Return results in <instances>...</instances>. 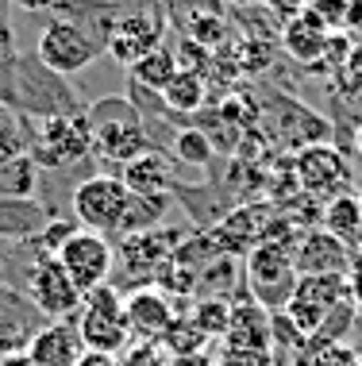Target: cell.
<instances>
[{
    "label": "cell",
    "mask_w": 362,
    "mask_h": 366,
    "mask_svg": "<svg viewBox=\"0 0 362 366\" xmlns=\"http://www.w3.org/2000/svg\"><path fill=\"white\" fill-rule=\"evenodd\" d=\"M27 154L35 158L39 170H66L93 154V127L85 108L77 112H54V116H35L27 132Z\"/></svg>",
    "instance_id": "6da1fadb"
},
{
    "label": "cell",
    "mask_w": 362,
    "mask_h": 366,
    "mask_svg": "<svg viewBox=\"0 0 362 366\" xmlns=\"http://www.w3.org/2000/svg\"><path fill=\"white\" fill-rule=\"evenodd\" d=\"M85 116H89V127H93V154H101L104 162L127 166L131 158L151 151L146 124L127 97H104L93 108H85Z\"/></svg>",
    "instance_id": "7a4b0ae2"
},
{
    "label": "cell",
    "mask_w": 362,
    "mask_h": 366,
    "mask_svg": "<svg viewBox=\"0 0 362 366\" xmlns=\"http://www.w3.org/2000/svg\"><path fill=\"white\" fill-rule=\"evenodd\" d=\"M293 247L297 235H278V239L254 247L243 259V282L251 290V301H258L266 312H281L289 305L293 290H297V266H293Z\"/></svg>",
    "instance_id": "3957f363"
},
{
    "label": "cell",
    "mask_w": 362,
    "mask_h": 366,
    "mask_svg": "<svg viewBox=\"0 0 362 366\" xmlns=\"http://www.w3.org/2000/svg\"><path fill=\"white\" fill-rule=\"evenodd\" d=\"M77 332H81L85 351H104V355H124L131 347V328H127L124 312V293L120 285L109 282L101 290L85 293L81 309L74 316Z\"/></svg>",
    "instance_id": "277c9868"
},
{
    "label": "cell",
    "mask_w": 362,
    "mask_h": 366,
    "mask_svg": "<svg viewBox=\"0 0 362 366\" xmlns=\"http://www.w3.org/2000/svg\"><path fill=\"white\" fill-rule=\"evenodd\" d=\"M289 227L281 220V209L273 201H251V204H239L236 212H228L223 220L212 227V243H216L220 254H231V259H247L254 247L278 239L286 235Z\"/></svg>",
    "instance_id": "5b68a950"
},
{
    "label": "cell",
    "mask_w": 362,
    "mask_h": 366,
    "mask_svg": "<svg viewBox=\"0 0 362 366\" xmlns=\"http://www.w3.org/2000/svg\"><path fill=\"white\" fill-rule=\"evenodd\" d=\"M101 54V39L77 19H51L35 43V62L54 77H74L89 70Z\"/></svg>",
    "instance_id": "8992f818"
},
{
    "label": "cell",
    "mask_w": 362,
    "mask_h": 366,
    "mask_svg": "<svg viewBox=\"0 0 362 366\" xmlns=\"http://www.w3.org/2000/svg\"><path fill=\"white\" fill-rule=\"evenodd\" d=\"M127 201H131V189L120 182V174H93L85 177L74 189L70 204H74V220L85 227V232L96 235H120Z\"/></svg>",
    "instance_id": "52a82bcc"
},
{
    "label": "cell",
    "mask_w": 362,
    "mask_h": 366,
    "mask_svg": "<svg viewBox=\"0 0 362 366\" xmlns=\"http://www.w3.org/2000/svg\"><path fill=\"white\" fill-rule=\"evenodd\" d=\"M293 177H297L301 193L312 197L320 209L328 201H336V197L351 193V185H355V170H351L347 154L336 151L331 143L305 147V151L293 158Z\"/></svg>",
    "instance_id": "ba28073f"
},
{
    "label": "cell",
    "mask_w": 362,
    "mask_h": 366,
    "mask_svg": "<svg viewBox=\"0 0 362 366\" xmlns=\"http://www.w3.org/2000/svg\"><path fill=\"white\" fill-rule=\"evenodd\" d=\"M343 301H351V285L347 274H324V278H297V290H293L289 305L281 309L286 324L301 340L316 335V328L328 320L331 312Z\"/></svg>",
    "instance_id": "9c48e42d"
},
{
    "label": "cell",
    "mask_w": 362,
    "mask_h": 366,
    "mask_svg": "<svg viewBox=\"0 0 362 366\" xmlns=\"http://www.w3.org/2000/svg\"><path fill=\"white\" fill-rule=\"evenodd\" d=\"M27 301L39 316L46 320H74L77 309H81L85 293L74 285V278L62 270L58 259H35L31 270H27V285H24Z\"/></svg>",
    "instance_id": "30bf717a"
},
{
    "label": "cell",
    "mask_w": 362,
    "mask_h": 366,
    "mask_svg": "<svg viewBox=\"0 0 362 366\" xmlns=\"http://www.w3.org/2000/svg\"><path fill=\"white\" fill-rule=\"evenodd\" d=\"M58 262L62 270L74 278V285L81 293H93L101 285L112 282V270H116V251L109 243V235H96V232H77L70 243L58 251Z\"/></svg>",
    "instance_id": "8fae6325"
},
{
    "label": "cell",
    "mask_w": 362,
    "mask_h": 366,
    "mask_svg": "<svg viewBox=\"0 0 362 366\" xmlns=\"http://www.w3.org/2000/svg\"><path fill=\"white\" fill-rule=\"evenodd\" d=\"M162 16L154 12V8H139V12H120L109 24V35H104V46H109V54L116 58L120 66L131 70L139 58H146L151 51H159L162 46Z\"/></svg>",
    "instance_id": "7c38bea8"
},
{
    "label": "cell",
    "mask_w": 362,
    "mask_h": 366,
    "mask_svg": "<svg viewBox=\"0 0 362 366\" xmlns=\"http://www.w3.org/2000/svg\"><path fill=\"white\" fill-rule=\"evenodd\" d=\"M185 243V232L181 227H154V232H143V235H127L120 243V254H124V270L131 274V285L127 290H139V285H151L154 274L162 270V262L174 259V251Z\"/></svg>",
    "instance_id": "4fadbf2b"
},
{
    "label": "cell",
    "mask_w": 362,
    "mask_h": 366,
    "mask_svg": "<svg viewBox=\"0 0 362 366\" xmlns=\"http://www.w3.org/2000/svg\"><path fill=\"white\" fill-rule=\"evenodd\" d=\"M124 312L127 328H131V343H159L166 328L174 324V297L159 290V285H139V290L124 293Z\"/></svg>",
    "instance_id": "5bb4252c"
},
{
    "label": "cell",
    "mask_w": 362,
    "mask_h": 366,
    "mask_svg": "<svg viewBox=\"0 0 362 366\" xmlns=\"http://www.w3.org/2000/svg\"><path fill=\"white\" fill-rule=\"evenodd\" d=\"M351 247L343 239H336L324 227H312V232L297 235L293 247V266H297L301 278H324V274H347L351 270Z\"/></svg>",
    "instance_id": "9a60e30c"
},
{
    "label": "cell",
    "mask_w": 362,
    "mask_h": 366,
    "mask_svg": "<svg viewBox=\"0 0 362 366\" xmlns=\"http://www.w3.org/2000/svg\"><path fill=\"white\" fill-rule=\"evenodd\" d=\"M85 355L81 332H77L74 320H54L43 324L31 343H27V359L35 366H77V359Z\"/></svg>",
    "instance_id": "2e32d148"
},
{
    "label": "cell",
    "mask_w": 362,
    "mask_h": 366,
    "mask_svg": "<svg viewBox=\"0 0 362 366\" xmlns=\"http://www.w3.org/2000/svg\"><path fill=\"white\" fill-rule=\"evenodd\" d=\"M223 347H254L273 351V312H266L258 301H231V320L223 332Z\"/></svg>",
    "instance_id": "e0dca14e"
},
{
    "label": "cell",
    "mask_w": 362,
    "mask_h": 366,
    "mask_svg": "<svg viewBox=\"0 0 362 366\" xmlns=\"http://www.w3.org/2000/svg\"><path fill=\"white\" fill-rule=\"evenodd\" d=\"M286 51L305 66H316L324 54H331V43H336V31L320 19L312 8H301L297 16L286 24V35H281Z\"/></svg>",
    "instance_id": "ac0fdd59"
},
{
    "label": "cell",
    "mask_w": 362,
    "mask_h": 366,
    "mask_svg": "<svg viewBox=\"0 0 362 366\" xmlns=\"http://www.w3.org/2000/svg\"><path fill=\"white\" fill-rule=\"evenodd\" d=\"M35 309L27 301V293L12 290L8 282H0V355H12V351H27L35 328Z\"/></svg>",
    "instance_id": "d6986e66"
},
{
    "label": "cell",
    "mask_w": 362,
    "mask_h": 366,
    "mask_svg": "<svg viewBox=\"0 0 362 366\" xmlns=\"http://www.w3.org/2000/svg\"><path fill=\"white\" fill-rule=\"evenodd\" d=\"M120 182L135 197H170L174 193V162L166 151L151 147L139 158H131L127 166H120Z\"/></svg>",
    "instance_id": "ffe728a7"
},
{
    "label": "cell",
    "mask_w": 362,
    "mask_h": 366,
    "mask_svg": "<svg viewBox=\"0 0 362 366\" xmlns=\"http://www.w3.org/2000/svg\"><path fill=\"white\" fill-rule=\"evenodd\" d=\"M51 212L46 204L39 201H8L0 197V239H12V243H31L39 232L46 227Z\"/></svg>",
    "instance_id": "44dd1931"
},
{
    "label": "cell",
    "mask_w": 362,
    "mask_h": 366,
    "mask_svg": "<svg viewBox=\"0 0 362 366\" xmlns=\"http://www.w3.org/2000/svg\"><path fill=\"white\" fill-rule=\"evenodd\" d=\"M320 227L343 239L351 251L362 243V193H343L320 209Z\"/></svg>",
    "instance_id": "7402d4cb"
},
{
    "label": "cell",
    "mask_w": 362,
    "mask_h": 366,
    "mask_svg": "<svg viewBox=\"0 0 362 366\" xmlns=\"http://www.w3.org/2000/svg\"><path fill=\"white\" fill-rule=\"evenodd\" d=\"M293 366H358V351L343 340H320L308 335L293 355Z\"/></svg>",
    "instance_id": "603a6c76"
},
{
    "label": "cell",
    "mask_w": 362,
    "mask_h": 366,
    "mask_svg": "<svg viewBox=\"0 0 362 366\" xmlns=\"http://www.w3.org/2000/svg\"><path fill=\"white\" fill-rule=\"evenodd\" d=\"M170 204H174V197H135V193H131L127 212H124V224H120V239L162 227L166 212H170Z\"/></svg>",
    "instance_id": "cb8c5ba5"
},
{
    "label": "cell",
    "mask_w": 362,
    "mask_h": 366,
    "mask_svg": "<svg viewBox=\"0 0 362 366\" xmlns=\"http://www.w3.org/2000/svg\"><path fill=\"white\" fill-rule=\"evenodd\" d=\"M178 70H181V66H178V54H174L170 46H159V51H151L146 58H139V62L131 66V81H135V89L162 93Z\"/></svg>",
    "instance_id": "d4e9b609"
},
{
    "label": "cell",
    "mask_w": 362,
    "mask_h": 366,
    "mask_svg": "<svg viewBox=\"0 0 362 366\" xmlns=\"http://www.w3.org/2000/svg\"><path fill=\"white\" fill-rule=\"evenodd\" d=\"M39 189V166L31 154H16L12 162L0 166V197L8 201H35Z\"/></svg>",
    "instance_id": "484cf974"
},
{
    "label": "cell",
    "mask_w": 362,
    "mask_h": 366,
    "mask_svg": "<svg viewBox=\"0 0 362 366\" xmlns=\"http://www.w3.org/2000/svg\"><path fill=\"white\" fill-rule=\"evenodd\" d=\"M159 97L170 112H197L204 104V97H208V89H204V77L197 70H178Z\"/></svg>",
    "instance_id": "4316f807"
},
{
    "label": "cell",
    "mask_w": 362,
    "mask_h": 366,
    "mask_svg": "<svg viewBox=\"0 0 362 366\" xmlns=\"http://www.w3.org/2000/svg\"><path fill=\"white\" fill-rule=\"evenodd\" d=\"M159 343H162V351L170 355V359H181V355H201V351H208L212 340L189 320V316H174V324L166 328V335H162Z\"/></svg>",
    "instance_id": "83f0119b"
},
{
    "label": "cell",
    "mask_w": 362,
    "mask_h": 366,
    "mask_svg": "<svg viewBox=\"0 0 362 366\" xmlns=\"http://www.w3.org/2000/svg\"><path fill=\"white\" fill-rule=\"evenodd\" d=\"M189 320L197 324L208 340H223L228 320H231V301L228 297H201V301L189 309Z\"/></svg>",
    "instance_id": "f1b7e54d"
},
{
    "label": "cell",
    "mask_w": 362,
    "mask_h": 366,
    "mask_svg": "<svg viewBox=\"0 0 362 366\" xmlns=\"http://www.w3.org/2000/svg\"><path fill=\"white\" fill-rule=\"evenodd\" d=\"M77 232H81V224H77V220H66V216H51L43 232H39L31 243H24V247H31L35 259H58V251H62V247L70 243Z\"/></svg>",
    "instance_id": "f546056e"
},
{
    "label": "cell",
    "mask_w": 362,
    "mask_h": 366,
    "mask_svg": "<svg viewBox=\"0 0 362 366\" xmlns=\"http://www.w3.org/2000/svg\"><path fill=\"white\" fill-rule=\"evenodd\" d=\"M16 154H27V124L12 112V104L0 101V166Z\"/></svg>",
    "instance_id": "4dcf8cb0"
},
{
    "label": "cell",
    "mask_w": 362,
    "mask_h": 366,
    "mask_svg": "<svg viewBox=\"0 0 362 366\" xmlns=\"http://www.w3.org/2000/svg\"><path fill=\"white\" fill-rule=\"evenodd\" d=\"M174 154H178L185 166H208L212 162V139L201 127H178V132H174Z\"/></svg>",
    "instance_id": "1f68e13d"
},
{
    "label": "cell",
    "mask_w": 362,
    "mask_h": 366,
    "mask_svg": "<svg viewBox=\"0 0 362 366\" xmlns=\"http://www.w3.org/2000/svg\"><path fill=\"white\" fill-rule=\"evenodd\" d=\"M120 366H170V355L162 351V343H131L120 355Z\"/></svg>",
    "instance_id": "d6a6232c"
},
{
    "label": "cell",
    "mask_w": 362,
    "mask_h": 366,
    "mask_svg": "<svg viewBox=\"0 0 362 366\" xmlns=\"http://www.w3.org/2000/svg\"><path fill=\"white\" fill-rule=\"evenodd\" d=\"M216 366H273V351L254 347H223L216 355Z\"/></svg>",
    "instance_id": "836d02e7"
},
{
    "label": "cell",
    "mask_w": 362,
    "mask_h": 366,
    "mask_svg": "<svg viewBox=\"0 0 362 366\" xmlns=\"http://www.w3.org/2000/svg\"><path fill=\"white\" fill-rule=\"evenodd\" d=\"M343 81H347V89L362 93V43H355L343 58Z\"/></svg>",
    "instance_id": "e575fe53"
},
{
    "label": "cell",
    "mask_w": 362,
    "mask_h": 366,
    "mask_svg": "<svg viewBox=\"0 0 362 366\" xmlns=\"http://www.w3.org/2000/svg\"><path fill=\"white\" fill-rule=\"evenodd\" d=\"M77 366H120V355H104V351H85Z\"/></svg>",
    "instance_id": "d590c367"
},
{
    "label": "cell",
    "mask_w": 362,
    "mask_h": 366,
    "mask_svg": "<svg viewBox=\"0 0 362 366\" xmlns=\"http://www.w3.org/2000/svg\"><path fill=\"white\" fill-rule=\"evenodd\" d=\"M170 366H216V359H212L208 351H201V355H181V359H170Z\"/></svg>",
    "instance_id": "8d00e7d4"
},
{
    "label": "cell",
    "mask_w": 362,
    "mask_h": 366,
    "mask_svg": "<svg viewBox=\"0 0 362 366\" xmlns=\"http://www.w3.org/2000/svg\"><path fill=\"white\" fill-rule=\"evenodd\" d=\"M0 366H35L27 359V351H12V355H0Z\"/></svg>",
    "instance_id": "74e56055"
},
{
    "label": "cell",
    "mask_w": 362,
    "mask_h": 366,
    "mask_svg": "<svg viewBox=\"0 0 362 366\" xmlns=\"http://www.w3.org/2000/svg\"><path fill=\"white\" fill-rule=\"evenodd\" d=\"M220 4H231V8H251V4H262V0H220Z\"/></svg>",
    "instance_id": "f35d334b"
},
{
    "label": "cell",
    "mask_w": 362,
    "mask_h": 366,
    "mask_svg": "<svg viewBox=\"0 0 362 366\" xmlns=\"http://www.w3.org/2000/svg\"><path fill=\"white\" fill-rule=\"evenodd\" d=\"M355 151H358V158H362V120H358V127H355Z\"/></svg>",
    "instance_id": "ab89813d"
}]
</instances>
